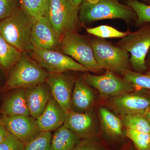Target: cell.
<instances>
[{
    "instance_id": "8d00e7d4",
    "label": "cell",
    "mask_w": 150,
    "mask_h": 150,
    "mask_svg": "<svg viewBox=\"0 0 150 150\" xmlns=\"http://www.w3.org/2000/svg\"><path fill=\"white\" fill-rule=\"evenodd\" d=\"M131 150V149H130V150Z\"/></svg>"
},
{
    "instance_id": "ac0fdd59",
    "label": "cell",
    "mask_w": 150,
    "mask_h": 150,
    "mask_svg": "<svg viewBox=\"0 0 150 150\" xmlns=\"http://www.w3.org/2000/svg\"><path fill=\"white\" fill-rule=\"evenodd\" d=\"M15 90L3 103L1 110L3 116L30 115L26 99L25 88Z\"/></svg>"
},
{
    "instance_id": "ffe728a7",
    "label": "cell",
    "mask_w": 150,
    "mask_h": 150,
    "mask_svg": "<svg viewBox=\"0 0 150 150\" xmlns=\"http://www.w3.org/2000/svg\"><path fill=\"white\" fill-rule=\"evenodd\" d=\"M99 115L103 130L111 139L120 138L123 135L121 120L104 108L99 109Z\"/></svg>"
},
{
    "instance_id": "6da1fadb",
    "label": "cell",
    "mask_w": 150,
    "mask_h": 150,
    "mask_svg": "<svg viewBox=\"0 0 150 150\" xmlns=\"http://www.w3.org/2000/svg\"><path fill=\"white\" fill-rule=\"evenodd\" d=\"M35 21L20 7L11 16L0 21V33L19 51L30 54L34 48L32 33Z\"/></svg>"
},
{
    "instance_id": "52a82bcc",
    "label": "cell",
    "mask_w": 150,
    "mask_h": 150,
    "mask_svg": "<svg viewBox=\"0 0 150 150\" xmlns=\"http://www.w3.org/2000/svg\"><path fill=\"white\" fill-rule=\"evenodd\" d=\"M59 51L93 71L101 69L96 60L90 43L76 31L68 33L63 36Z\"/></svg>"
},
{
    "instance_id": "e0dca14e",
    "label": "cell",
    "mask_w": 150,
    "mask_h": 150,
    "mask_svg": "<svg viewBox=\"0 0 150 150\" xmlns=\"http://www.w3.org/2000/svg\"><path fill=\"white\" fill-rule=\"evenodd\" d=\"M93 92L84 80L79 79L75 81L72 96L71 110L75 112H86L93 105Z\"/></svg>"
},
{
    "instance_id": "1f68e13d",
    "label": "cell",
    "mask_w": 150,
    "mask_h": 150,
    "mask_svg": "<svg viewBox=\"0 0 150 150\" xmlns=\"http://www.w3.org/2000/svg\"><path fill=\"white\" fill-rule=\"evenodd\" d=\"M10 134L5 126L0 120V144L6 139Z\"/></svg>"
},
{
    "instance_id": "d590c367",
    "label": "cell",
    "mask_w": 150,
    "mask_h": 150,
    "mask_svg": "<svg viewBox=\"0 0 150 150\" xmlns=\"http://www.w3.org/2000/svg\"></svg>"
},
{
    "instance_id": "9c48e42d",
    "label": "cell",
    "mask_w": 150,
    "mask_h": 150,
    "mask_svg": "<svg viewBox=\"0 0 150 150\" xmlns=\"http://www.w3.org/2000/svg\"><path fill=\"white\" fill-rule=\"evenodd\" d=\"M83 79L89 86L97 90L103 98L114 97L134 90V86L128 81L108 70L100 76L85 74Z\"/></svg>"
},
{
    "instance_id": "484cf974",
    "label": "cell",
    "mask_w": 150,
    "mask_h": 150,
    "mask_svg": "<svg viewBox=\"0 0 150 150\" xmlns=\"http://www.w3.org/2000/svg\"><path fill=\"white\" fill-rule=\"evenodd\" d=\"M121 74L124 79L134 87H139L150 90V74H144L129 70L122 72Z\"/></svg>"
},
{
    "instance_id": "8992f818",
    "label": "cell",
    "mask_w": 150,
    "mask_h": 150,
    "mask_svg": "<svg viewBox=\"0 0 150 150\" xmlns=\"http://www.w3.org/2000/svg\"><path fill=\"white\" fill-rule=\"evenodd\" d=\"M30 56L49 73H65L68 71H93L81 64L70 56L59 51L34 46Z\"/></svg>"
},
{
    "instance_id": "e575fe53",
    "label": "cell",
    "mask_w": 150,
    "mask_h": 150,
    "mask_svg": "<svg viewBox=\"0 0 150 150\" xmlns=\"http://www.w3.org/2000/svg\"><path fill=\"white\" fill-rule=\"evenodd\" d=\"M149 4L150 5V0H149Z\"/></svg>"
},
{
    "instance_id": "30bf717a",
    "label": "cell",
    "mask_w": 150,
    "mask_h": 150,
    "mask_svg": "<svg viewBox=\"0 0 150 150\" xmlns=\"http://www.w3.org/2000/svg\"><path fill=\"white\" fill-rule=\"evenodd\" d=\"M75 81L72 77L65 73H49L46 80L52 96L66 112L71 110Z\"/></svg>"
},
{
    "instance_id": "f546056e",
    "label": "cell",
    "mask_w": 150,
    "mask_h": 150,
    "mask_svg": "<svg viewBox=\"0 0 150 150\" xmlns=\"http://www.w3.org/2000/svg\"><path fill=\"white\" fill-rule=\"evenodd\" d=\"M72 150H106L104 147L93 138L81 139Z\"/></svg>"
},
{
    "instance_id": "44dd1931",
    "label": "cell",
    "mask_w": 150,
    "mask_h": 150,
    "mask_svg": "<svg viewBox=\"0 0 150 150\" xmlns=\"http://www.w3.org/2000/svg\"><path fill=\"white\" fill-rule=\"evenodd\" d=\"M21 54V52L8 43L0 33V66L4 70L11 69Z\"/></svg>"
},
{
    "instance_id": "836d02e7",
    "label": "cell",
    "mask_w": 150,
    "mask_h": 150,
    "mask_svg": "<svg viewBox=\"0 0 150 150\" xmlns=\"http://www.w3.org/2000/svg\"><path fill=\"white\" fill-rule=\"evenodd\" d=\"M144 115L150 122V106L148 108L147 110H146L144 113Z\"/></svg>"
},
{
    "instance_id": "8fae6325",
    "label": "cell",
    "mask_w": 150,
    "mask_h": 150,
    "mask_svg": "<svg viewBox=\"0 0 150 150\" xmlns=\"http://www.w3.org/2000/svg\"><path fill=\"white\" fill-rule=\"evenodd\" d=\"M0 120L10 134L25 144L40 132L36 119L30 115L2 116Z\"/></svg>"
},
{
    "instance_id": "d6986e66",
    "label": "cell",
    "mask_w": 150,
    "mask_h": 150,
    "mask_svg": "<svg viewBox=\"0 0 150 150\" xmlns=\"http://www.w3.org/2000/svg\"><path fill=\"white\" fill-rule=\"evenodd\" d=\"M81 139L63 125L52 135L51 150H72Z\"/></svg>"
},
{
    "instance_id": "603a6c76",
    "label": "cell",
    "mask_w": 150,
    "mask_h": 150,
    "mask_svg": "<svg viewBox=\"0 0 150 150\" xmlns=\"http://www.w3.org/2000/svg\"><path fill=\"white\" fill-rule=\"evenodd\" d=\"M121 121L127 129L150 134V122L141 113L121 115Z\"/></svg>"
},
{
    "instance_id": "3957f363",
    "label": "cell",
    "mask_w": 150,
    "mask_h": 150,
    "mask_svg": "<svg viewBox=\"0 0 150 150\" xmlns=\"http://www.w3.org/2000/svg\"><path fill=\"white\" fill-rule=\"evenodd\" d=\"M5 87L7 89L27 88L46 82L49 73L27 52H23L11 70Z\"/></svg>"
},
{
    "instance_id": "7c38bea8",
    "label": "cell",
    "mask_w": 150,
    "mask_h": 150,
    "mask_svg": "<svg viewBox=\"0 0 150 150\" xmlns=\"http://www.w3.org/2000/svg\"><path fill=\"white\" fill-rule=\"evenodd\" d=\"M32 39L34 46L59 51L62 38L54 29L48 16L35 21L33 27Z\"/></svg>"
},
{
    "instance_id": "d4e9b609",
    "label": "cell",
    "mask_w": 150,
    "mask_h": 150,
    "mask_svg": "<svg viewBox=\"0 0 150 150\" xmlns=\"http://www.w3.org/2000/svg\"><path fill=\"white\" fill-rule=\"evenodd\" d=\"M87 32L101 38H123L129 34L128 32H122L112 26L102 25L92 28H86Z\"/></svg>"
},
{
    "instance_id": "7a4b0ae2",
    "label": "cell",
    "mask_w": 150,
    "mask_h": 150,
    "mask_svg": "<svg viewBox=\"0 0 150 150\" xmlns=\"http://www.w3.org/2000/svg\"><path fill=\"white\" fill-rule=\"evenodd\" d=\"M136 16L131 8L118 0H84L79 7L80 21L86 24L108 19L130 20Z\"/></svg>"
},
{
    "instance_id": "5b68a950",
    "label": "cell",
    "mask_w": 150,
    "mask_h": 150,
    "mask_svg": "<svg viewBox=\"0 0 150 150\" xmlns=\"http://www.w3.org/2000/svg\"><path fill=\"white\" fill-rule=\"evenodd\" d=\"M48 17L62 38L68 33L76 31L80 22L79 8L71 0H50Z\"/></svg>"
},
{
    "instance_id": "277c9868",
    "label": "cell",
    "mask_w": 150,
    "mask_h": 150,
    "mask_svg": "<svg viewBox=\"0 0 150 150\" xmlns=\"http://www.w3.org/2000/svg\"><path fill=\"white\" fill-rule=\"evenodd\" d=\"M90 44L100 68L121 74L129 70V54L126 50L102 39H93Z\"/></svg>"
},
{
    "instance_id": "ba28073f",
    "label": "cell",
    "mask_w": 150,
    "mask_h": 150,
    "mask_svg": "<svg viewBox=\"0 0 150 150\" xmlns=\"http://www.w3.org/2000/svg\"><path fill=\"white\" fill-rule=\"evenodd\" d=\"M118 45L131 54L129 62L134 69L139 71L146 70V58L150 48V26L129 33Z\"/></svg>"
},
{
    "instance_id": "f1b7e54d",
    "label": "cell",
    "mask_w": 150,
    "mask_h": 150,
    "mask_svg": "<svg viewBox=\"0 0 150 150\" xmlns=\"http://www.w3.org/2000/svg\"><path fill=\"white\" fill-rule=\"evenodd\" d=\"M19 0H0V21L11 16L19 6Z\"/></svg>"
},
{
    "instance_id": "83f0119b",
    "label": "cell",
    "mask_w": 150,
    "mask_h": 150,
    "mask_svg": "<svg viewBox=\"0 0 150 150\" xmlns=\"http://www.w3.org/2000/svg\"><path fill=\"white\" fill-rule=\"evenodd\" d=\"M125 134L138 150H150V134L127 128Z\"/></svg>"
},
{
    "instance_id": "4dcf8cb0",
    "label": "cell",
    "mask_w": 150,
    "mask_h": 150,
    "mask_svg": "<svg viewBox=\"0 0 150 150\" xmlns=\"http://www.w3.org/2000/svg\"><path fill=\"white\" fill-rule=\"evenodd\" d=\"M25 144L10 134L0 144V150H23Z\"/></svg>"
},
{
    "instance_id": "5bb4252c",
    "label": "cell",
    "mask_w": 150,
    "mask_h": 150,
    "mask_svg": "<svg viewBox=\"0 0 150 150\" xmlns=\"http://www.w3.org/2000/svg\"><path fill=\"white\" fill-rule=\"evenodd\" d=\"M67 113L52 95L43 113L36 119L40 132H52L64 125Z\"/></svg>"
},
{
    "instance_id": "4316f807",
    "label": "cell",
    "mask_w": 150,
    "mask_h": 150,
    "mask_svg": "<svg viewBox=\"0 0 150 150\" xmlns=\"http://www.w3.org/2000/svg\"><path fill=\"white\" fill-rule=\"evenodd\" d=\"M127 4L137 16V24L141 25L150 22V5L145 4L137 0H129Z\"/></svg>"
},
{
    "instance_id": "cb8c5ba5",
    "label": "cell",
    "mask_w": 150,
    "mask_h": 150,
    "mask_svg": "<svg viewBox=\"0 0 150 150\" xmlns=\"http://www.w3.org/2000/svg\"><path fill=\"white\" fill-rule=\"evenodd\" d=\"M51 132H40L25 144L23 150H51Z\"/></svg>"
},
{
    "instance_id": "7402d4cb",
    "label": "cell",
    "mask_w": 150,
    "mask_h": 150,
    "mask_svg": "<svg viewBox=\"0 0 150 150\" xmlns=\"http://www.w3.org/2000/svg\"><path fill=\"white\" fill-rule=\"evenodd\" d=\"M50 0H20L21 7L35 21L48 16Z\"/></svg>"
},
{
    "instance_id": "d6a6232c",
    "label": "cell",
    "mask_w": 150,
    "mask_h": 150,
    "mask_svg": "<svg viewBox=\"0 0 150 150\" xmlns=\"http://www.w3.org/2000/svg\"><path fill=\"white\" fill-rule=\"evenodd\" d=\"M71 1L75 5L79 8L84 0H71Z\"/></svg>"
},
{
    "instance_id": "2e32d148",
    "label": "cell",
    "mask_w": 150,
    "mask_h": 150,
    "mask_svg": "<svg viewBox=\"0 0 150 150\" xmlns=\"http://www.w3.org/2000/svg\"><path fill=\"white\" fill-rule=\"evenodd\" d=\"M64 125L81 139L93 138V118L86 112L70 110L67 113Z\"/></svg>"
},
{
    "instance_id": "9a60e30c",
    "label": "cell",
    "mask_w": 150,
    "mask_h": 150,
    "mask_svg": "<svg viewBox=\"0 0 150 150\" xmlns=\"http://www.w3.org/2000/svg\"><path fill=\"white\" fill-rule=\"evenodd\" d=\"M26 99L30 116L36 119L43 113L51 96L46 82L25 88Z\"/></svg>"
},
{
    "instance_id": "4fadbf2b",
    "label": "cell",
    "mask_w": 150,
    "mask_h": 150,
    "mask_svg": "<svg viewBox=\"0 0 150 150\" xmlns=\"http://www.w3.org/2000/svg\"><path fill=\"white\" fill-rule=\"evenodd\" d=\"M111 106L120 115L144 114L150 106V97L129 92L112 98Z\"/></svg>"
}]
</instances>
